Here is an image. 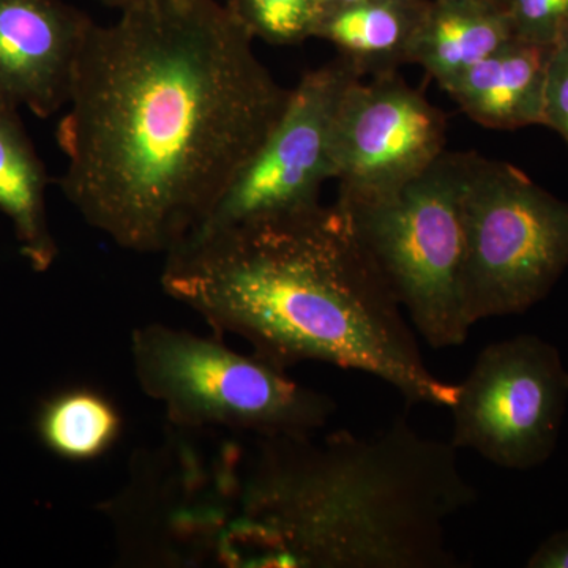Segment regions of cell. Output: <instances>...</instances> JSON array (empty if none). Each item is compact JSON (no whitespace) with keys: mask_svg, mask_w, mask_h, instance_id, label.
I'll return each mask as SVG.
<instances>
[{"mask_svg":"<svg viewBox=\"0 0 568 568\" xmlns=\"http://www.w3.org/2000/svg\"><path fill=\"white\" fill-rule=\"evenodd\" d=\"M93 24L58 142L61 186L93 230L168 254L196 233L291 91L216 0H145Z\"/></svg>","mask_w":568,"mask_h":568,"instance_id":"6da1fadb","label":"cell"},{"mask_svg":"<svg viewBox=\"0 0 568 568\" xmlns=\"http://www.w3.org/2000/svg\"><path fill=\"white\" fill-rule=\"evenodd\" d=\"M164 293L282 369L366 373L410 405L450 409L458 384L429 372L417 334L345 209L315 204L197 231L164 254Z\"/></svg>","mask_w":568,"mask_h":568,"instance_id":"7a4b0ae2","label":"cell"},{"mask_svg":"<svg viewBox=\"0 0 568 568\" xmlns=\"http://www.w3.org/2000/svg\"><path fill=\"white\" fill-rule=\"evenodd\" d=\"M477 500L457 448L405 417L375 436L346 429L257 437L237 463L230 567L454 568L447 523Z\"/></svg>","mask_w":568,"mask_h":568,"instance_id":"3957f363","label":"cell"},{"mask_svg":"<svg viewBox=\"0 0 568 568\" xmlns=\"http://www.w3.org/2000/svg\"><path fill=\"white\" fill-rule=\"evenodd\" d=\"M132 358L141 390L164 407L175 428L306 435L335 414L331 396L295 383L286 369L257 355L235 353L219 338L142 325L132 335Z\"/></svg>","mask_w":568,"mask_h":568,"instance_id":"277c9868","label":"cell"},{"mask_svg":"<svg viewBox=\"0 0 568 568\" xmlns=\"http://www.w3.org/2000/svg\"><path fill=\"white\" fill-rule=\"evenodd\" d=\"M462 216L459 295L470 327L528 312L567 271L568 201L514 164L467 153Z\"/></svg>","mask_w":568,"mask_h":568,"instance_id":"5b68a950","label":"cell"},{"mask_svg":"<svg viewBox=\"0 0 568 568\" xmlns=\"http://www.w3.org/2000/svg\"><path fill=\"white\" fill-rule=\"evenodd\" d=\"M467 153L444 152L424 174L386 196L335 201L414 331L433 349L462 346L470 332L459 295Z\"/></svg>","mask_w":568,"mask_h":568,"instance_id":"8992f818","label":"cell"},{"mask_svg":"<svg viewBox=\"0 0 568 568\" xmlns=\"http://www.w3.org/2000/svg\"><path fill=\"white\" fill-rule=\"evenodd\" d=\"M567 399L558 347L529 334L493 343L458 384L448 443L504 469H532L555 454Z\"/></svg>","mask_w":568,"mask_h":568,"instance_id":"52a82bcc","label":"cell"},{"mask_svg":"<svg viewBox=\"0 0 568 568\" xmlns=\"http://www.w3.org/2000/svg\"><path fill=\"white\" fill-rule=\"evenodd\" d=\"M133 466L106 511L122 558L164 567L219 560L233 518L237 450L224 452L212 477L179 444L145 454Z\"/></svg>","mask_w":568,"mask_h":568,"instance_id":"ba28073f","label":"cell"},{"mask_svg":"<svg viewBox=\"0 0 568 568\" xmlns=\"http://www.w3.org/2000/svg\"><path fill=\"white\" fill-rule=\"evenodd\" d=\"M358 78L361 74L342 58L308 71L291 89L274 130L197 231L320 204L324 183L335 179L339 103L351 82Z\"/></svg>","mask_w":568,"mask_h":568,"instance_id":"9c48e42d","label":"cell"},{"mask_svg":"<svg viewBox=\"0 0 568 568\" xmlns=\"http://www.w3.org/2000/svg\"><path fill=\"white\" fill-rule=\"evenodd\" d=\"M446 115L398 71L351 82L336 114L334 162L339 203L386 196L446 152Z\"/></svg>","mask_w":568,"mask_h":568,"instance_id":"30bf717a","label":"cell"},{"mask_svg":"<svg viewBox=\"0 0 568 568\" xmlns=\"http://www.w3.org/2000/svg\"><path fill=\"white\" fill-rule=\"evenodd\" d=\"M93 24L62 0H0V93L51 118L69 104Z\"/></svg>","mask_w":568,"mask_h":568,"instance_id":"8fae6325","label":"cell"},{"mask_svg":"<svg viewBox=\"0 0 568 568\" xmlns=\"http://www.w3.org/2000/svg\"><path fill=\"white\" fill-rule=\"evenodd\" d=\"M549 48L514 39L463 71L444 91L478 125L518 130L541 125Z\"/></svg>","mask_w":568,"mask_h":568,"instance_id":"7c38bea8","label":"cell"},{"mask_svg":"<svg viewBox=\"0 0 568 568\" xmlns=\"http://www.w3.org/2000/svg\"><path fill=\"white\" fill-rule=\"evenodd\" d=\"M429 0H364L327 11L315 37L334 44L338 58L362 78L395 73L413 63Z\"/></svg>","mask_w":568,"mask_h":568,"instance_id":"4fadbf2b","label":"cell"},{"mask_svg":"<svg viewBox=\"0 0 568 568\" xmlns=\"http://www.w3.org/2000/svg\"><path fill=\"white\" fill-rule=\"evenodd\" d=\"M515 39L506 9L488 0H429L413 63L446 88Z\"/></svg>","mask_w":568,"mask_h":568,"instance_id":"5bb4252c","label":"cell"},{"mask_svg":"<svg viewBox=\"0 0 568 568\" xmlns=\"http://www.w3.org/2000/svg\"><path fill=\"white\" fill-rule=\"evenodd\" d=\"M47 185V171L18 104L0 93V211L13 223L22 256L37 272H47L58 257L48 222Z\"/></svg>","mask_w":568,"mask_h":568,"instance_id":"9a60e30c","label":"cell"},{"mask_svg":"<svg viewBox=\"0 0 568 568\" xmlns=\"http://www.w3.org/2000/svg\"><path fill=\"white\" fill-rule=\"evenodd\" d=\"M118 409L91 388H71L44 403L37 418L41 443L69 462H91L110 450L121 435Z\"/></svg>","mask_w":568,"mask_h":568,"instance_id":"2e32d148","label":"cell"},{"mask_svg":"<svg viewBox=\"0 0 568 568\" xmlns=\"http://www.w3.org/2000/svg\"><path fill=\"white\" fill-rule=\"evenodd\" d=\"M224 6L253 39L278 47L313 39L323 18L321 0H226Z\"/></svg>","mask_w":568,"mask_h":568,"instance_id":"e0dca14e","label":"cell"},{"mask_svg":"<svg viewBox=\"0 0 568 568\" xmlns=\"http://www.w3.org/2000/svg\"><path fill=\"white\" fill-rule=\"evenodd\" d=\"M515 39L551 48L568 31V0H508Z\"/></svg>","mask_w":568,"mask_h":568,"instance_id":"ac0fdd59","label":"cell"},{"mask_svg":"<svg viewBox=\"0 0 568 568\" xmlns=\"http://www.w3.org/2000/svg\"><path fill=\"white\" fill-rule=\"evenodd\" d=\"M568 145V31L549 48L544 89V121Z\"/></svg>","mask_w":568,"mask_h":568,"instance_id":"d6986e66","label":"cell"},{"mask_svg":"<svg viewBox=\"0 0 568 568\" xmlns=\"http://www.w3.org/2000/svg\"><path fill=\"white\" fill-rule=\"evenodd\" d=\"M529 568H568V528L549 536L526 562Z\"/></svg>","mask_w":568,"mask_h":568,"instance_id":"ffe728a7","label":"cell"},{"mask_svg":"<svg viewBox=\"0 0 568 568\" xmlns=\"http://www.w3.org/2000/svg\"><path fill=\"white\" fill-rule=\"evenodd\" d=\"M323 2V14L327 11L342 9V7L353 6V3L364 2V0H321Z\"/></svg>","mask_w":568,"mask_h":568,"instance_id":"44dd1931","label":"cell"},{"mask_svg":"<svg viewBox=\"0 0 568 568\" xmlns=\"http://www.w3.org/2000/svg\"><path fill=\"white\" fill-rule=\"evenodd\" d=\"M103 6L112 7V9H129V7L136 6V3L145 2V0H99Z\"/></svg>","mask_w":568,"mask_h":568,"instance_id":"7402d4cb","label":"cell"},{"mask_svg":"<svg viewBox=\"0 0 568 568\" xmlns=\"http://www.w3.org/2000/svg\"><path fill=\"white\" fill-rule=\"evenodd\" d=\"M488 2L496 3V6L503 7V9L507 10L508 0H488Z\"/></svg>","mask_w":568,"mask_h":568,"instance_id":"603a6c76","label":"cell"}]
</instances>
